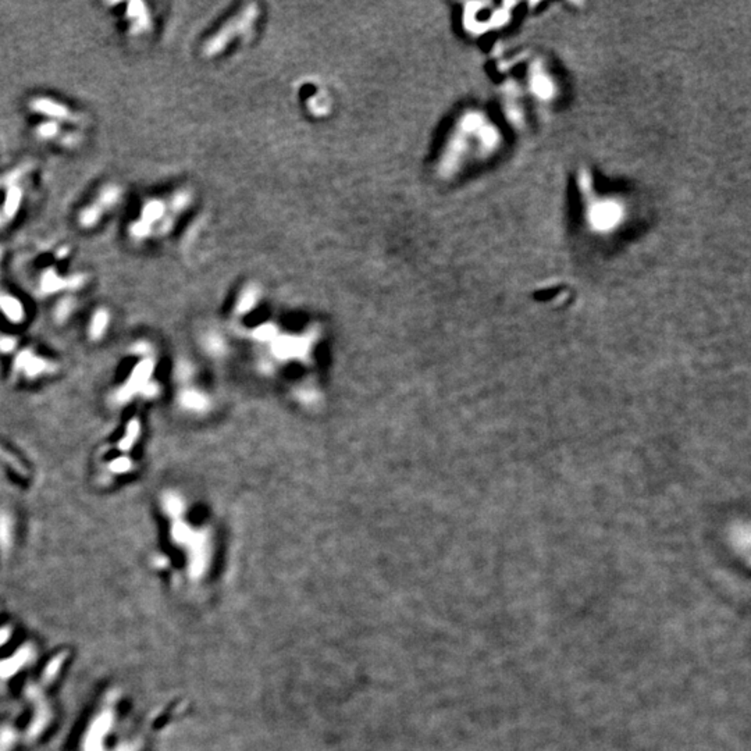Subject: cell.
Here are the masks:
<instances>
[{"label":"cell","instance_id":"cell-1","mask_svg":"<svg viewBox=\"0 0 751 751\" xmlns=\"http://www.w3.org/2000/svg\"><path fill=\"white\" fill-rule=\"evenodd\" d=\"M260 10L257 4L250 3L244 6L238 13L230 17L213 35H210L202 48L204 57H216L221 54L237 38L250 34L253 30Z\"/></svg>","mask_w":751,"mask_h":751},{"label":"cell","instance_id":"cell-2","mask_svg":"<svg viewBox=\"0 0 751 751\" xmlns=\"http://www.w3.org/2000/svg\"><path fill=\"white\" fill-rule=\"evenodd\" d=\"M154 370V362L147 355L141 362H138L118 390L114 391L111 400L116 405H124L137 396H153V384L150 383L152 374Z\"/></svg>","mask_w":751,"mask_h":751},{"label":"cell","instance_id":"cell-3","mask_svg":"<svg viewBox=\"0 0 751 751\" xmlns=\"http://www.w3.org/2000/svg\"><path fill=\"white\" fill-rule=\"evenodd\" d=\"M28 107L32 113L44 117V120L54 121V123L68 126L77 130L87 124L84 114L70 107L68 104L54 99V98H50V97H44V95L34 97L28 102Z\"/></svg>","mask_w":751,"mask_h":751},{"label":"cell","instance_id":"cell-4","mask_svg":"<svg viewBox=\"0 0 751 751\" xmlns=\"http://www.w3.org/2000/svg\"><path fill=\"white\" fill-rule=\"evenodd\" d=\"M34 135L41 142L56 144L63 149H78L84 144V135L80 130L44 120L34 127Z\"/></svg>","mask_w":751,"mask_h":751},{"label":"cell","instance_id":"cell-5","mask_svg":"<svg viewBox=\"0 0 751 751\" xmlns=\"http://www.w3.org/2000/svg\"><path fill=\"white\" fill-rule=\"evenodd\" d=\"M88 277L84 273H74L63 276L54 266H48L38 280L39 293L44 295H54L61 291H78L85 287Z\"/></svg>","mask_w":751,"mask_h":751},{"label":"cell","instance_id":"cell-6","mask_svg":"<svg viewBox=\"0 0 751 751\" xmlns=\"http://www.w3.org/2000/svg\"><path fill=\"white\" fill-rule=\"evenodd\" d=\"M56 370V365L42 355L32 350H21L13 360V372L16 376H24L27 380H34L42 376L51 374Z\"/></svg>","mask_w":751,"mask_h":751},{"label":"cell","instance_id":"cell-7","mask_svg":"<svg viewBox=\"0 0 751 751\" xmlns=\"http://www.w3.org/2000/svg\"><path fill=\"white\" fill-rule=\"evenodd\" d=\"M124 18L128 25V34L131 37H141L149 34L153 28V17L145 1L133 0L126 3Z\"/></svg>","mask_w":751,"mask_h":751},{"label":"cell","instance_id":"cell-8","mask_svg":"<svg viewBox=\"0 0 751 751\" xmlns=\"http://www.w3.org/2000/svg\"><path fill=\"white\" fill-rule=\"evenodd\" d=\"M7 185V190H6V194H4V200H3V204L0 206V213L1 216L4 217V220L8 223H11L20 213L21 207H23V203H24V188L20 185V183H10V184H6Z\"/></svg>","mask_w":751,"mask_h":751},{"label":"cell","instance_id":"cell-9","mask_svg":"<svg viewBox=\"0 0 751 751\" xmlns=\"http://www.w3.org/2000/svg\"><path fill=\"white\" fill-rule=\"evenodd\" d=\"M0 313L13 324H21L27 319V310L18 297L0 288Z\"/></svg>","mask_w":751,"mask_h":751},{"label":"cell","instance_id":"cell-10","mask_svg":"<svg viewBox=\"0 0 751 751\" xmlns=\"http://www.w3.org/2000/svg\"><path fill=\"white\" fill-rule=\"evenodd\" d=\"M111 324V313L107 307L100 306L94 310L88 323V337L91 341H100Z\"/></svg>","mask_w":751,"mask_h":751},{"label":"cell","instance_id":"cell-11","mask_svg":"<svg viewBox=\"0 0 751 751\" xmlns=\"http://www.w3.org/2000/svg\"><path fill=\"white\" fill-rule=\"evenodd\" d=\"M124 197V190L116 183H107L102 185L94 200L104 210V213L117 207Z\"/></svg>","mask_w":751,"mask_h":751},{"label":"cell","instance_id":"cell-12","mask_svg":"<svg viewBox=\"0 0 751 751\" xmlns=\"http://www.w3.org/2000/svg\"><path fill=\"white\" fill-rule=\"evenodd\" d=\"M104 210L100 207L99 204L92 200L90 203H87L84 207L80 209L78 214H77V224L81 230H94L95 227H98L100 224V221L103 220L104 217Z\"/></svg>","mask_w":751,"mask_h":751},{"label":"cell","instance_id":"cell-13","mask_svg":"<svg viewBox=\"0 0 751 751\" xmlns=\"http://www.w3.org/2000/svg\"><path fill=\"white\" fill-rule=\"evenodd\" d=\"M14 540V520L11 515L0 509V551L7 552L13 547Z\"/></svg>","mask_w":751,"mask_h":751},{"label":"cell","instance_id":"cell-14","mask_svg":"<svg viewBox=\"0 0 751 751\" xmlns=\"http://www.w3.org/2000/svg\"><path fill=\"white\" fill-rule=\"evenodd\" d=\"M619 219V209L613 203H604L594 207L593 221L600 227H609Z\"/></svg>","mask_w":751,"mask_h":751},{"label":"cell","instance_id":"cell-15","mask_svg":"<svg viewBox=\"0 0 751 751\" xmlns=\"http://www.w3.org/2000/svg\"><path fill=\"white\" fill-rule=\"evenodd\" d=\"M140 437H141V422L137 417H134L128 422L124 437L118 441V450L123 452L133 450L137 441L140 440Z\"/></svg>","mask_w":751,"mask_h":751},{"label":"cell","instance_id":"cell-16","mask_svg":"<svg viewBox=\"0 0 751 751\" xmlns=\"http://www.w3.org/2000/svg\"><path fill=\"white\" fill-rule=\"evenodd\" d=\"M75 307H77V300L74 297L61 298L56 303L54 312H53V316H54L56 322L57 323H64L66 320H68L71 317V315L74 313Z\"/></svg>","mask_w":751,"mask_h":751},{"label":"cell","instance_id":"cell-17","mask_svg":"<svg viewBox=\"0 0 751 751\" xmlns=\"http://www.w3.org/2000/svg\"><path fill=\"white\" fill-rule=\"evenodd\" d=\"M109 472H111L113 475L116 476H120V475H127L130 472L134 470V460L127 456V455H123V456H118L116 459H113L109 466H107Z\"/></svg>","mask_w":751,"mask_h":751},{"label":"cell","instance_id":"cell-18","mask_svg":"<svg viewBox=\"0 0 751 751\" xmlns=\"http://www.w3.org/2000/svg\"><path fill=\"white\" fill-rule=\"evenodd\" d=\"M14 347H16V340H14L13 337H8V336H6V337H0V350H1L3 353H8V352H11Z\"/></svg>","mask_w":751,"mask_h":751},{"label":"cell","instance_id":"cell-19","mask_svg":"<svg viewBox=\"0 0 751 751\" xmlns=\"http://www.w3.org/2000/svg\"><path fill=\"white\" fill-rule=\"evenodd\" d=\"M3 255H4V250H3V247L0 245V277H1V262H3ZM0 288H1V286H0Z\"/></svg>","mask_w":751,"mask_h":751}]
</instances>
